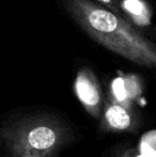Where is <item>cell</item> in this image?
<instances>
[{
	"label": "cell",
	"mask_w": 156,
	"mask_h": 157,
	"mask_svg": "<svg viewBox=\"0 0 156 157\" xmlns=\"http://www.w3.org/2000/svg\"><path fill=\"white\" fill-rule=\"evenodd\" d=\"M61 3L90 39L129 62L156 71V43L124 15L93 0H61Z\"/></svg>",
	"instance_id": "6da1fadb"
},
{
	"label": "cell",
	"mask_w": 156,
	"mask_h": 157,
	"mask_svg": "<svg viewBox=\"0 0 156 157\" xmlns=\"http://www.w3.org/2000/svg\"><path fill=\"white\" fill-rule=\"evenodd\" d=\"M73 126L58 113L27 112L11 117L0 127L4 157H58L75 141Z\"/></svg>",
	"instance_id": "7a4b0ae2"
},
{
	"label": "cell",
	"mask_w": 156,
	"mask_h": 157,
	"mask_svg": "<svg viewBox=\"0 0 156 157\" xmlns=\"http://www.w3.org/2000/svg\"><path fill=\"white\" fill-rule=\"evenodd\" d=\"M74 92L86 111L100 121L106 101L100 80L91 67L82 66L78 70L74 80Z\"/></svg>",
	"instance_id": "3957f363"
},
{
	"label": "cell",
	"mask_w": 156,
	"mask_h": 157,
	"mask_svg": "<svg viewBox=\"0 0 156 157\" xmlns=\"http://www.w3.org/2000/svg\"><path fill=\"white\" fill-rule=\"evenodd\" d=\"M140 126V118L134 106L123 105L112 101L105 104L100 128L103 132H135Z\"/></svg>",
	"instance_id": "277c9868"
},
{
	"label": "cell",
	"mask_w": 156,
	"mask_h": 157,
	"mask_svg": "<svg viewBox=\"0 0 156 157\" xmlns=\"http://www.w3.org/2000/svg\"><path fill=\"white\" fill-rule=\"evenodd\" d=\"M109 91L108 101L134 106V101L141 94V87L135 76H120L112 80Z\"/></svg>",
	"instance_id": "5b68a950"
},
{
	"label": "cell",
	"mask_w": 156,
	"mask_h": 157,
	"mask_svg": "<svg viewBox=\"0 0 156 157\" xmlns=\"http://www.w3.org/2000/svg\"><path fill=\"white\" fill-rule=\"evenodd\" d=\"M138 150L143 157H156V130H151L141 137Z\"/></svg>",
	"instance_id": "8992f818"
},
{
	"label": "cell",
	"mask_w": 156,
	"mask_h": 157,
	"mask_svg": "<svg viewBox=\"0 0 156 157\" xmlns=\"http://www.w3.org/2000/svg\"><path fill=\"white\" fill-rule=\"evenodd\" d=\"M93 1L97 2V3H100V4H102V6H106V8L110 9V10L115 11V12L119 13V14L124 15L123 6H122V3H121L120 0H93Z\"/></svg>",
	"instance_id": "52a82bcc"
},
{
	"label": "cell",
	"mask_w": 156,
	"mask_h": 157,
	"mask_svg": "<svg viewBox=\"0 0 156 157\" xmlns=\"http://www.w3.org/2000/svg\"><path fill=\"white\" fill-rule=\"evenodd\" d=\"M115 157H143L139 150L135 149V147H125V149H121L120 151L117 152Z\"/></svg>",
	"instance_id": "ba28073f"
},
{
	"label": "cell",
	"mask_w": 156,
	"mask_h": 157,
	"mask_svg": "<svg viewBox=\"0 0 156 157\" xmlns=\"http://www.w3.org/2000/svg\"><path fill=\"white\" fill-rule=\"evenodd\" d=\"M148 36L150 37L151 40L156 43V26H153V27H149L148 28Z\"/></svg>",
	"instance_id": "9c48e42d"
}]
</instances>
